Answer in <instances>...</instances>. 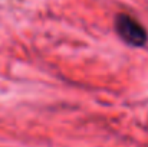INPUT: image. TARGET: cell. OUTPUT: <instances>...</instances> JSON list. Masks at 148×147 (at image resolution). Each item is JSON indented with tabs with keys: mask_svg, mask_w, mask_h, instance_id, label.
Listing matches in <instances>:
<instances>
[{
	"mask_svg": "<svg viewBox=\"0 0 148 147\" xmlns=\"http://www.w3.org/2000/svg\"><path fill=\"white\" fill-rule=\"evenodd\" d=\"M115 32L118 36L130 46L141 48L147 43L148 33L147 29L131 14L119 13L115 17Z\"/></svg>",
	"mask_w": 148,
	"mask_h": 147,
	"instance_id": "obj_1",
	"label": "cell"
}]
</instances>
